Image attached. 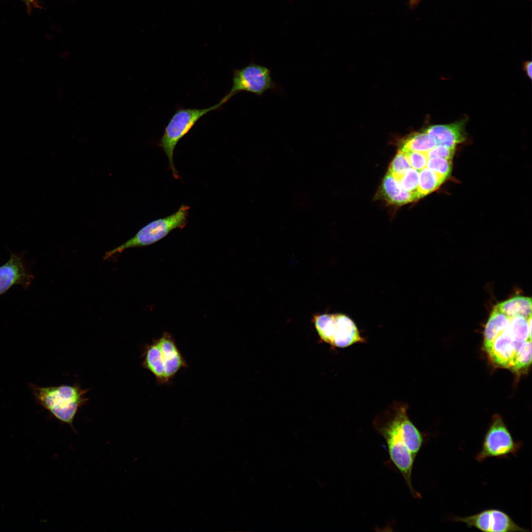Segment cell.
<instances>
[{
  "label": "cell",
  "mask_w": 532,
  "mask_h": 532,
  "mask_svg": "<svg viewBox=\"0 0 532 532\" xmlns=\"http://www.w3.org/2000/svg\"><path fill=\"white\" fill-rule=\"evenodd\" d=\"M376 429L384 438L390 459L403 477L410 493L415 498L421 495L413 487L411 474L413 465L423 443L422 433L410 421L405 405L398 406L394 413L385 420L375 422Z\"/></svg>",
  "instance_id": "1"
},
{
  "label": "cell",
  "mask_w": 532,
  "mask_h": 532,
  "mask_svg": "<svg viewBox=\"0 0 532 532\" xmlns=\"http://www.w3.org/2000/svg\"><path fill=\"white\" fill-rule=\"evenodd\" d=\"M35 399L56 419L69 425L74 430L73 422L79 408L88 400V390L77 385H62L40 387L32 385Z\"/></svg>",
  "instance_id": "2"
},
{
  "label": "cell",
  "mask_w": 532,
  "mask_h": 532,
  "mask_svg": "<svg viewBox=\"0 0 532 532\" xmlns=\"http://www.w3.org/2000/svg\"><path fill=\"white\" fill-rule=\"evenodd\" d=\"M226 102L222 98L218 103L206 108H180L170 118L165 128L159 145L166 154L168 160L169 167L175 179L179 177L173 161L174 151L177 144L203 116L218 109Z\"/></svg>",
  "instance_id": "3"
},
{
  "label": "cell",
  "mask_w": 532,
  "mask_h": 532,
  "mask_svg": "<svg viewBox=\"0 0 532 532\" xmlns=\"http://www.w3.org/2000/svg\"><path fill=\"white\" fill-rule=\"evenodd\" d=\"M189 208V206L183 204L175 213L151 222L141 228L130 239L107 252L104 259H107L129 248L151 245L165 237L172 230L184 228L187 222Z\"/></svg>",
  "instance_id": "4"
},
{
  "label": "cell",
  "mask_w": 532,
  "mask_h": 532,
  "mask_svg": "<svg viewBox=\"0 0 532 532\" xmlns=\"http://www.w3.org/2000/svg\"><path fill=\"white\" fill-rule=\"evenodd\" d=\"M313 320L320 338L334 347L345 348L365 341L354 322L344 314L315 315Z\"/></svg>",
  "instance_id": "5"
},
{
  "label": "cell",
  "mask_w": 532,
  "mask_h": 532,
  "mask_svg": "<svg viewBox=\"0 0 532 532\" xmlns=\"http://www.w3.org/2000/svg\"><path fill=\"white\" fill-rule=\"evenodd\" d=\"M271 72L267 67L251 63L233 70V85L230 91L223 98L227 102L240 92H247L261 96L269 90H275Z\"/></svg>",
  "instance_id": "6"
},
{
  "label": "cell",
  "mask_w": 532,
  "mask_h": 532,
  "mask_svg": "<svg viewBox=\"0 0 532 532\" xmlns=\"http://www.w3.org/2000/svg\"><path fill=\"white\" fill-rule=\"evenodd\" d=\"M520 448L502 418L495 416L484 436L481 449L476 459L482 462L488 458H501L515 454Z\"/></svg>",
  "instance_id": "7"
},
{
  "label": "cell",
  "mask_w": 532,
  "mask_h": 532,
  "mask_svg": "<svg viewBox=\"0 0 532 532\" xmlns=\"http://www.w3.org/2000/svg\"><path fill=\"white\" fill-rule=\"evenodd\" d=\"M454 521L465 523L468 528L474 527L487 532H528L517 525L505 512L496 509H488L474 515L455 516Z\"/></svg>",
  "instance_id": "8"
},
{
  "label": "cell",
  "mask_w": 532,
  "mask_h": 532,
  "mask_svg": "<svg viewBox=\"0 0 532 532\" xmlns=\"http://www.w3.org/2000/svg\"><path fill=\"white\" fill-rule=\"evenodd\" d=\"M33 278L23 257L11 253L8 261L0 266V296L17 285L28 288Z\"/></svg>",
  "instance_id": "9"
},
{
  "label": "cell",
  "mask_w": 532,
  "mask_h": 532,
  "mask_svg": "<svg viewBox=\"0 0 532 532\" xmlns=\"http://www.w3.org/2000/svg\"><path fill=\"white\" fill-rule=\"evenodd\" d=\"M157 340L161 350L166 380L169 383L178 371L187 367L188 365L169 334L164 333Z\"/></svg>",
  "instance_id": "10"
},
{
  "label": "cell",
  "mask_w": 532,
  "mask_h": 532,
  "mask_svg": "<svg viewBox=\"0 0 532 532\" xmlns=\"http://www.w3.org/2000/svg\"><path fill=\"white\" fill-rule=\"evenodd\" d=\"M485 351L494 366L510 368L516 352V342L510 335L507 327Z\"/></svg>",
  "instance_id": "11"
},
{
  "label": "cell",
  "mask_w": 532,
  "mask_h": 532,
  "mask_svg": "<svg viewBox=\"0 0 532 532\" xmlns=\"http://www.w3.org/2000/svg\"><path fill=\"white\" fill-rule=\"evenodd\" d=\"M466 121L448 124L435 125L429 126L425 132L433 136L437 145L455 148L465 139V126Z\"/></svg>",
  "instance_id": "12"
},
{
  "label": "cell",
  "mask_w": 532,
  "mask_h": 532,
  "mask_svg": "<svg viewBox=\"0 0 532 532\" xmlns=\"http://www.w3.org/2000/svg\"><path fill=\"white\" fill-rule=\"evenodd\" d=\"M382 193L386 200L395 205H403L421 198L418 191L411 193L403 190L389 172L383 180Z\"/></svg>",
  "instance_id": "13"
},
{
  "label": "cell",
  "mask_w": 532,
  "mask_h": 532,
  "mask_svg": "<svg viewBox=\"0 0 532 532\" xmlns=\"http://www.w3.org/2000/svg\"><path fill=\"white\" fill-rule=\"evenodd\" d=\"M161 356V350L157 339L145 346L142 354V366L155 376L158 385L166 384Z\"/></svg>",
  "instance_id": "14"
},
{
  "label": "cell",
  "mask_w": 532,
  "mask_h": 532,
  "mask_svg": "<svg viewBox=\"0 0 532 532\" xmlns=\"http://www.w3.org/2000/svg\"><path fill=\"white\" fill-rule=\"evenodd\" d=\"M509 318L494 307L484 331L483 348L486 351L507 328Z\"/></svg>",
  "instance_id": "15"
},
{
  "label": "cell",
  "mask_w": 532,
  "mask_h": 532,
  "mask_svg": "<svg viewBox=\"0 0 532 532\" xmlns=\"http://www.w3.org/2000/svg\"><path fill=\"white\" fill-rule=\"evenodd\" d=\"M495 307L508 318L522 316L528 319L532 317V299L529 297L515 296Z\"/></svg>",
  "instance_id": "16"
},
{
  "label": "cell",
  "mask_w": 532,
  "mask_h": 532,
  "mask_svg": "<svg viewBox=\"0 0 532 532\" xmlns=\"http://www.w3.org/2000/svg\"><path fill=\"white\" fill-rule=\"evenodd\" d=\"M437 145L435 138L425 131L412 134L405 139L400 149L403 152L427 153Z\"/></svg>",
  "instance_id": "17"
},
{
  "label": "cell",
  "mask_w": 532,
  "mask_h": 532,
  "mask_svg": "<svg viewBox=\"0 0 532 532\" xmlns=\"http://www.w3.org/2000/svg\"><path fill=\"white\" fill-rule=\"evenodd\" d=\"M509 318L507 330L516 343L531 340L532 317L528 319L522 316Z\"/></svg>",
  "instance_id": "18"
},
{
  "label": "cell",
  "mask_w": 532,
  "mask_h": 532,
  "mask_svg": "<svg viewBox=\"0 0 532 532\" xmlns=\"http://www.w3.org/2000/svg\"><path fill=\"white\" fill-rule=\"evenodd\" d=\"M446 177L426 167L419 171L417 191L420 198L434 191L445 181Z\"/></svg>",
  "instance_id": "19"
},
{
  "label": "cell",
  "mask_w": 532,
  "mask_h": 532,
  "mask_svg": "<svg viewBox=\"0 0 532 532\" xmlns=\"http://www.w3.org/2000/svg\"><path fill=\"white\" fill-rule=\"evenodd\" d=\"M531 362V340L516 343V352L510 368L516 372H522L528 369Z\"/></svg>",
  "instance_id": "20"
},
{
  "label": "cell",
  "mask_w": 532,
  "mask_h": 532,
  "mask_svg": "<svg viewBox=\"0 0 532 532\" xmlns=\"http://www.w3.org/2000/svg\"><path fill=\"white\" fill-rule=\"evenodd\" d=\"M396 179L403 190L411 193L417 192L419 180L418 170L411 167Z\"/></svg>",
  "instance_id": "21"
},
{
  "label": "cell",
  "mask_w": 532,
  "mask_h": 532,
  "mask_svg": "<svg viewBox=\"0 0 532 532\" xmlns=\"http://www.w3.org/2000/svg\"><path fill=\"white\" fill-rule=\"evenodd\" d=\"M411 167L405 155L399 150L390 165L389 172L396 179Z\"/></svg>",
  "instance_id": "22"
},
{
  "label": "cell",
  "mask_w": 532,
  "mask_h": 532,
  "mask_svg": "<svg viewBox=\"0 0 532 532\" xmlns=\"http://www.w3.org/2000/svg\"><path fill=\"white\" fill-rule=\"evenodd\" d=\"M452 165L451 159L432 157L428 158L426 167L447 178L451 173Z\"/></svg>",
  "instance_id": "23"
},
{
  "label": "cell",
  "mask_w": 532,
  "mask_h": 532,
  "mask_svg": "<svg viewBox=\"0 0 532 532\" xmlns=\"http://www.w3.org/2000/svg\"><path fill=\"white\" fill-rule=\"evenodd\" d=\"M403 153L405 155L412 168L421 170L427 166L428 158L426 153L415 151Z\"/></svg>",
  "instance_id": "24"
},
{
  "label": "cell",
  "mask_w": 532,
  "mask_h": 532,
  "mask_svg": "<svg viewBox=\"0 0 532 532\" xmlns=\"http://www.w3.org/2000/svg\"><path fill=\"white\" fill-rule=\"evenodd\" d=\"M455 148L448 147L442 145H437L426 153L428 158L432 157L443 158L452 160Z\"/></svg>",
  "instance_id": "25"
},
{
  "label": "cell",
  "mask_w": 532,
  "mask_h": 532,
  "mask_svg": "<svg viewBox=\"0 0 532 532\" xmlns=\"http://www.w3.org/2000/svg\"><path fill=\"white\" fill-rule=\"evenodd\" d=\"M532 62L528 61L524 64V70L530 79L532 78Z\"/></svg>",
  "instance_id": "26"
},
{
  "label": "cell",
  "mask_w": 532,
  "mask_h": 532,
  "mask_svg": "<svg viewBox=\"0 0 532 532\" xmlns=\"http://www.w3.org/2000/svg\"><path fill=\"white\" fill-rule=\"evenodd\" d=\"M24 1L27 5L29 8H30L32 6L34 7H38V4L36 2V0H21Z\"/></svg>",
  "instance_id": "27"
},
{
  "label": "cell",
  "mask_w": 532,
  "mask_h": 532,
  "mask_svg": "<svg viewBox=\"0 0 532 532\" xmlns=\"http://www.w3.org/2000/svg\"><path fill=\"white\" fill-rule=\"evenodd\" d=\"M419 0H410L411 5H414L418 3Z\"/></svg>",
  "instance_id": "28"
}]
</instances>
